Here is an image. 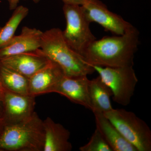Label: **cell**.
<instances>
[{
	"instance_id": "cell-1",
	"label": "cell",
	"mask_w": 151,
	"mask_h": 151,
	"mask_svg": "<svg viewBox=\"0 0 151 151\" xmlns=\"http://www.w3.org/2000/svg\"><path fill=\"white\" fill-rule=\"evenodd\" d=\"M139 32L133 27L123 35L95 40L82 55L92 65L117 67L134 65V55L139 44Z\"/></svg>"
},
{
	"instance_id": "cell-2",
	"label": "cell",
	"mask_w": 151,
	"mask_h": 151,
	"mask_svg": "<svg viewBox=\"0 0 151 151\" xmlns=\"http://www.w3.org/2000/svg\"><path fill=\"white\" fill-rule=\"evenodd\" d=\"M40 49L48 59L59 65L66 76H87L95 71L92 65L66 43L62 31L58 28L43 32Z\"/></svg>"
},
{
	"instance_id": "cell-3",
	"label": "cell",
	"mask_w": 151,
	"mask_h": 151,
	"mask_svg": "<svg viewBox=\"0 0 151 151\" xmlns=\"http://www.w3.org/2000/svg\"><path fill=\"white\" fill-rule=\"evenodd\" d=\"M44 140L43 121L35 112L21 122L4 123L0 133V151H43Z\"/></svg>"
},
{
	"instance_id": "cell-4",
	"label": "cell",
	"mask_w": 151,
	"mask_h": 151,
	"mask_svg": "<svg viewBox=\"0 0 151 151\" xmlns=\"http://www.w3.org/2000/svg\"><path fill=\"white\" fill-rule=\"evenodd\" d=\"M104 114L138 151H151L150 129L135 113L124 109H113Z\"/></svg>"
},
{
	"instance_id": "cell-5",
	"label": "cell",
	"mask_w": 151,
	"mask_h": 151,
	"mask_svg": "<svg viewBox=\"0 0 151 151\" xmlns=\"http://www.w3.org/2000/svg\"><path fill=\"white\" fill-rule=\"evenodd\" d=\"M63 9L66 22L65 29L62 31L63 37L68 45L82 56L89 45L96 40L90 30L91 23L81 5L64 4Z\"/></svg>"
},
{
	"instance_id": "cell-6",
	"label": "cell",
	"mask_w": 151,
	"mask_h": 151,
	"mask_svg": "<svg viewBox=\"0 0 151 151\" xmlns=\"http://www.w3.org/2000/svg\"><path fill=\"white\" fill-rule=\"evenodd\" d=\"M92 66L111 89L113 101L123 106L129 104L138 81L133 65L117 67Z\"/></svg>"
},
{
	"instance_id": "cell-7",
	"label": "cell",
	"mask_w": 151,
	"mask_h": 151,
	"mask_svg": "<svg viewBox=\"0 0 151 151\" xmlns=\"http://www.w3.org/2000/svg\"><path fill=\"white\" fill-rule=\"evenodd\" d=\"M81 6L89 22L97 23L105 30L116 35H123L133 27L122 17L108 10L99 0H85Z\"/></svg>"
},
{
	"instance_id": "cell-8",
	"label": "cell",
	"mask_w": 151,
	"mask_h": 151,
	"mask_svg": "<svg viewBox=\"0 0 151 151\" xmlns=\"http://www.w3.org/2000/svg\"><path fill=\"white\" fill-rule=\"evenodd\" d=\"M2 95L4 123L12 124L21 122L29 118L35 112V97L5 89Z\"/></svg>"
},
{
	"instance_id": "cell-9",
	"label": "cell",
	"mask_w": 151,
	"mask_h": 151,
	"mask_svg": "<svg viewBox=\"0 0 151 151\" xmlns=\"http://www.w3.org/2000/svg\"><path fill=\"white\" fill-rule=\"evenodd\" d=\"M64 75L59 65L52 60L29 78V94L35 97L54 93L55 89Z\"/></svg>"
},
{
	"instance_id": "cell-10",
	"label": "cell",
	"mask_w": 151,
	"mask_h": 151,
	"mask_svg": "<svg viewBox=\"0 0 151 151\" xmlns=\"http://www.w3.org/2000/svg\"><path fill=\"white\" fill-rule=\"evenodd\" d=\"M89 81L87 76L68 77L64 75L57 85L54 93H58L71 102L92 111L89 97Z\"/></svg>"
},
{
	"instance_id": "cell-11",
	"label": "cell",
	"mask_w": 151,
	"mask_h": 151,
	"mask_svg": "<svg viewBox=\"0 0 151 151\" xmlns=\"http://www.w3.org/2000/svg\"><path fill=\"white\" fill-rule=\"evenodd\" d=\"M50 60L40 48L36 51L1 59L0 63L29 78L45 66Z\"/></svg>"
},
{
	"instance_id": "cell-12",
	"label": "cell",
	"mask_w": 151,
	"mask_h": 151,
	"mask_svg": "<svg viewBox=\"0 0 151 151\" xmlns=\"http://www.w3.org/2000/svg\"><path fill=\"white\" fill-rule=\"evenodd\" d=\"M42 33V31L35 28L24 27L19 35H15L8 43L0 48V59L39 49Z\"/></svg>"
},
{
	"instance_id": "cell-13",
	"label": "cell",
	"mask_w": 151,
	"mask_h": 151,
	"mask_svg": "<svg viewBox=\"0 0 151 151\" xmlns=\"http://www.w3.org/2000/svg\"><path fill=\"white\" fill-rule=\"evenodd\" d=\"M43 122L45 132L43 151H71L72 145L69 141L70 132L50 117Z\"/></svg>"
},
{
	"instance_id": "cell-14",
	"label": "cell",
	"mask_w": 151,
	"mask_h": 151,
	"mask_svg": "<svg viewBox=\"0 0 151 151\" xmlns=\"http://www.w3.org/2000/svg\"><path fill=\"white\" fill-rule=\"evenodd\" d=\"M93 113L96 128L100 131L113 151H138L124 138L104 113L99 112Z\"/></svg>"
},
{
	"instance_id": "cell-15",
	"label": "cell",
	"mask_w": 151,
	"mask_h": 151,
	"mask_svg": "<svg viewBox=\"0 0 151 151\" xmlns=\"http://www.w3.org/2000/svg\"><path fill=\"white\" fill-rule=\"evenodd\" d=\"M89 93L93 113H104L113 110L111 101L112 91L99 76L89 81Z\"/></svg>"
},
{
	"instance_id": "cell-16",
	"label": "cell",
	"mask_w": 151,
	"mask_h": 151,
	"mask_svg": "<svg viewBox=\"0 0 151 151\" xmlns=\"http://www.w3.org/2000/svg\"><path fill=\"white\" fill-rule=\"evenodd\" d=\"M0 81L4 89L17 94L29 95V78L1 65Z\"/></svg>"
},
{
	"instance_id": "cell-17",
	"label": "cell",
	"mask_w": 151,
	"mask_h": 151,
	"mask_svg": "<svg viewBox=\"0 0 151 151\" xmlns=\"http://www.w3.org/2000/svg\"><path fill=\"white\" fill-rule=\"evenodd\" d=\"M29 9L23 6H18L4 26L0 29V48L6 45L14 36L20 24L29 14Z\"/></svg>"
},
{
	"instance_id": "cell-18",
	"label": "cell",
	"mask_w": 151,
	"mask_h": 151,
	"mask_svg": "<svg viewBox=\"0 0 151 151\" xmlns=\"http://www.w3.org/2000/svg\"><path fill=\"white\" fill-rule=\"evenodd\" d=\"M79 150L81 151H113L97 128L89 142L80 147Z\"/></svg>"
},
{
	"instance_id": "cell-19",
	"label": "cell",
	"mask_w": 151,
	"mask_h": 151,
	"mask_svg": "<svg viewBox=\"0 0 151 151\" xmlns=\"http://www.w3.org/2000/svg\"><path fill=\"white\" fill-rule=\"evenodd\" d=\"M20 0H7L9 3V7L11 10L14 9L18 6V4ZM34 3H38L40 0H32Z\"/></svg>"
},
{
	"instance_id": "cell-20",
	"label": "cell",
	"mask_w": 151,
	"mask_h": 151,
	"mask_svg": "<svg viewBox=\"0 0 151 151\" xmlns=\"http://www.w3.org/2000/svg\"><path fill=\"white\" fill-rule=\"evenodd\" d=\"M64 4H72L82 5L85 2V0H62Z\"/></svg>"
},
{
	"instance_id": "cell-21",
	"label": "cell",
	"mask_w": 151,
	"mask_h": 151,
	"mask_svg": "<svg viewBox=\"0 0 151 151\" xmlns=\"http://www.w3.org/2000/svg\"><path fill=\"white\" fill-rule=\"evenodd\" d=\"M2 94L0 92V121H4V103Z\"/></svg>"
},
{
	"instance_id": "cell-22",
	"label": "cell",
	"mask_w": 151,
	"mask_h": 151,
	"mask_svg": "<svg viewBox=\"0 0 151 151\" xmlns=\"http://www.w3.org/2000/svg\"><path fill=\"white\" fill-rule=\"evenodd\" d=\"M1 27H0V29H1ZM0 66H1V64H0ZM4 89L3 88L1 83V81H0V92H1L2 94L3 92H4Z\"/></svg>"
},
{
	"instance_id": "cell-23",
	"label": "cell",
	"mask_w": 151,
	"mask_h": 151,
	"mask_svg": "<svg viewBox=\"0 0 151 151\" xmlns=\"http://www.w3.org/2000/svg\"><path fill=\"white\" fill-rule=\"evenodd\" d=\"M4 121H0V133L2 129L3 125H4Z\"/></svg>"
}]
</instances>
